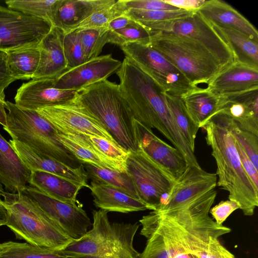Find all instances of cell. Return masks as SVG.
Here are the masks:
<instances>
[{
    "label": "cell",
    "mask_w": 258,
    "mask_h": 258,
    "mask_svg": "<svg viewBox=\"0 0 258 258\" xmlns=\"http://www.w3.org/2000/svg\"><path fill=\"white\" fill-rule=\"evenodd\" d=\"M116 74L121 94L135 119L149 128L157 130L180 151L188 166L200 167L171 114L165 92L126 57Z\"/></svg>",
    "instance_id": "obj_1"
},
{
    "label": "cell",
    "mask_w": 258,
    "mask_h": 258,
    "mask_svg": "<svg viewBox=\"0 0 258 258\" xmlns=\"http://www.w3.org/2000/svg\"><path fill=\"white\" fill-rule=\"evenodd\" d=\"M202 128L216 161L217 185L229 192L228 199L236 202L245 216L253 215L258 206V189L241 164L229 117L218 112Z\"/></svg>",
    "instance_id": "obj_2"
},
{
    "label": "cell",
    "mask_w": 258,
    "mask_h": 258,
    "mask_svg": "<svg viewBox=\"0 0 258 258\" xmlns=\"http://www.w3.org/2000/svg\"><path fill=\"white\" fill-rule=\"evenodd\" d=\"M74 100L95 117L117 144L130 151L139 149L135 118L119 84L102 80L78 90Z\"/></svg>",
    "instance_id": "obj_3"
},
{
    "label": "cell",
    "mask_w": 258,
    "mask_h": 258,
    "mask_svg": "<svg viewBox=\"0 0 258 258\" xmlns=\"http://www.w3.org/2000/svg\"><path fill=\"white\" fill-rule=\"evenodd\" d=\"M107 213L93 211L91 229L61 250L68 258H139L133 241L140 225L111 223Z\"/></svg>",
    "instance_id": "obj_4"
},
{
    "label": "cell",
    "mask_w": 258,
    "mask_h": 258,
    "mask_svg": "<svg viewBox=\"0 0 258 258\" xmlns=\"http://www.w3.org/2000/svg\"><path fill=\"white\" fill-rule=\"evenodd\" d=\"M2 197L8 212L6 225L17 239L54 250L63 249L73 241L29 196L4 191Z\"/></svg>",
    "instance_id": "obj_5"
},
{
    "label": "cell",
    "mask_w": 258,
    "mask_h": 258,
    "mask_svg": "<svg viewBox=\"0 0 258 258\" xmlns=\"http://www.w3.org/2000/svg\"><path fill=\"white\" fill-rule=\"evenodd\" d=\"M5 106L8 113L7 125L3 128L12 140L72 168L83 164L59 141L54 127L37 111L22 108L9 101Z\"/></svg>",
    "instance_id": "obj_6"
},
{
    "label": "cell",
    "mask_w": 258,
    "mask_h": 258,
    "mask_svg": "<svg viewBox=\"0 0 258 258\" xmlns=\"http://www.w3.org/2000/svg\"><path fill=\"white\" fill-rule=\"evenodd\" d=\"M149 44L176 67L196 87L207 86L224 68L203 45L185 36L166 32L152 33Z\"/></svg>",
    "instance_id": "obj_7"
},
{
    "label": "cell",
    "mask_w": 258,
    "mask_h": 258,
    "mask_svg": "<svg viewBox=\"0 0 258 258\" xmlns=\"http://www.w3.org/2000/svg\"><path fill=\"white\" fill-rule=\"evenodd\" d=\"M120 47L125 57L150 77L166 93L181 97L197 87L149 43H128Z\"/></svg>",
    "instance_id": "obj_8"
},
{
    "label": "cell",
    "mask_w": 258,
    "mask_h": 258,
    "mask_svg": "<svg viewBox=\"0 0 258 258\" xmlns=\"http://www.w3.org/2000/svg\"><path fill=\"white\" fill-rule=\"evenodd\" d=\"M143 26L151 34L173 33L200 42L219 60L224 69L236 60L235 56L229 45L198 10L182 18L148 23Z\"/></svg>",
    "instance_id": "obj_9"
},
{
    "label": "cell",
    "mask_w": 258,
    "mask_h": 258,
    "mask_svg": "<svg viewBox=\"0 0 258 258\" xmlns=\"http://www.w3.org/2000/svg\"><path fill=\"white\" fill-rule=\"evenodd\" d=\"M126 172L133 181L140 200L148 210H156L176 180L163 167L139 148L130 151Z\"/></svg>",
    "instance_id": "obj_10"
},
{
    "label": "cell",
    "mask_w": 258,
    "mask_h": 258,
    "mask_svg": "<svg viewBox=\"0 0 258 258\" xmlns=\"http://www.w3.org/2000/svg\"><path fill=\"white\" fill-rule=\"evenodd\" d=\"M52 26L48 21L0 5V50L38 45Z\"/></svg>",
    "instance_id": "obj_11"
},
{
    "label": "cell",
    "mask_w": 258,
    "mask_h": 258,
    "mask_svg": "<svg viewBox=\"0 0 258 258\" xmlns=\"http://www.w3.org/2000/svg\"><path fill=\"white\" fill-rule=\"evenodd\" d=\"M23 193L33 200L73 240L80 239L88 231L91 221L78 202H63L28 185Z\"/></svg>",
    "instance_id": "obj_12"
},
{
    "label": "cell",
    "mask_w": 258,
    "mask_h": 258,
    "mask_svg": "<svg viewBox=\"0 0 258 258\" xmlns=\"http://www.w3.org/2000/svg\"><path fill=\"white\" fill-rule=\"evenodd\" d=\"M59 133L81 134L106 138L116 143L103 125L75 100L37 109Z\"/></svg>",
    "instance_id": "obj_13"
},
{
    "label": "cell",
    "mask_w": 258,
    "mask_h": 258,
    "mask_svg": "<svg viewBox=\"0 0 258 258\" xmlns=\"http://www.w3.org/2000/svg\"><path fill=\"white\" fill-rule=\"evenodd\" d=\"M217 182L216 173L208 172L201 167L189 166L176 181L164 205L156 211L164 213L186 205L215 189Z\"/></svg>",
    "instance_id": "obj_14"
},
{
    "label": "cell",
    "mask_w": 258,
    "mask_h": 258,
    "mask_svg": "<svg viewBox=\"0 0 258 258\" xmlns=\"http://www.w3.org/2000/svg\"><path fill=\"white\" fill-rule=\"evenodd\" d=\"M122 61L111 54L99 56L70 69L54 78V87L78 91L86 86L107 79L118 70Z\"/></svg>",
    "instance_id": "obj_15"
},
{
    "label": "cell",
    "mask_w": 258,
    "mask_h": 258,
    "mask_svg": "<svg viewBox=\"0 0 258 258\" xmlns=\"http://www.w3.org/2000/svg\"><path fill=\"white\" fill-rule=\"evenodd\" d=\"M134 124L138 148L178 179L189 166L182 154L135 119Z\"/></svg>",
    "instance_id": "obj_16"
},
{
    "label": "cell",
    "mask_w": 258,
    "mask_h": 258,
    "mask_svg": "<svg viewBox=\"0 0 258 258\" xmlns=\"http://www.w3.org/2000/svg\"><path fill=\"white\" fill-rule=\"evenodd\" d=\"M53 79H32L17 91L15 103L22 108L37 110L74 101L77 91L62 90L53 86Z\"/></svg>",
    "instance_id": "obj_17"
},
{
    "label": "cell",
    "mask_w": 258,
    "mask_h": 258,
    "mask_svg": "<svg viewBox=\"0 0 258 258\" xmlns=\"http://www.w3.org/2000/svg\"><path fill=\"white\" fill-rule=\"evenodd\" d=\"M9 143L31 172H48L89 187L88 178L83 164L79 168H72L16 141L10 140Z\"/></svg>",
    "instance_id": "obj_18"
},
{
    "label": "cell",
    "mask_w": 258,
    "mask_h": 258,
    "mask_svg": "<svg viewBox=\"0 0 258 258\" xmlns=\"http://www.w3.org/2000/svg\"><path fill=\"white\" fill-rule=\"evenodd\" d=\"M64 36L61 29L52 26L41 41L38 45L39 62L32 79L56 78L69 69L64 50Z\"/></svg>",
    "instance_id": "obj_19"
},
{
    "label": "cell",
    "mask_w": 258,
    "mask_h": 258,
    "mask_svg": "<svg viewBox=\"0 0 258 258\" xmlns=\"http://www.w3.org/2000/svg\"><path fill=\"white\" fill-rule=\"evenodd\" d=\"M219 96L221 104L218 112L227 115L242 129L258 136V89Z\"/></svg>",
    "instance_id": "obj_20"
},
{
    "label": "cell",
    "mask_w": 258,
    "mask_h": 258,
    "mask_svg": "<svg viewBox=\"0 0 258 258\" xmlns=\"http://www.w3.org/2000/svg\"><path fill=\"white\" fill-rule=\"evenodd\" d=\"M207 88L218 96L258 89V68L235 61L217 74Z\"/></svg>",
    "instance_id": "obj_21"
},
{
    "label": "cell",
    "mask_w": 258,
    "mask_h": 258,
    "mask_svg": "<svg viewBox=\"0 0 258 258\" xmlns=\"http://www.w3.org/2000/svg\"><path fill=\"white\" fill-rule=\"evenodd\" d=\"M198 11L210 24L236 30L258 42V32L256 28L236 10L225 2L206 1Z\"/></svg>",
    "instance_id": "obj_22"
},
{
    "label": "cell",
    "mask_w": 258,
    "mask_h": 258,
    "mask_svg": "<svg viewBox=\"0 0 258 258\" xmlns=\"http://www.w3.org/2000/svg\"><path fill=\"white\" fill-rule=\"evenodd\" d=\"M115 0H58L52 20L53 26L64 34L96 12L116 2Z\"/></svg>",
    "instance_id": "obj_23"
},
{
    "label": "cell",
    "mask_w": 258,
    "mask_h": 258,
    "mask_svg": "<svg viewBox=\"0 0 258 258\" xmlns=\"http://www.w3.org/2000/svg\"><path fill=\"white\" fill-rule=\"evenodd\" d=\"M31 173L0 133V182L9 192L22 193L27 186Z\"/></svg>",
    "instance_id": "obj_24"
},
{
    "label": "cell",
    "mask_w": 258,
    "mask_h": 258,
    "mask_svg": "<svg viewBox=\"0 0 258 258\" xmlns=\"http://www.w3.org/2000/svg\"><path fill=\"white\" fill-rule=\"evenodd\" d=\"M88 188L95 206L107 212L128 213L148 209L140 199L109 185L92 181Z\"/></svg>",
    "instance_id": "obj_25"
},
{
    "label": "cell",
    "mask_w": 258,
    "mask_h": 258,
    "mask_svg": "<svg viewBox=\"0 0 258 258\" xmlns=\"http://www.w3.org/2000/svg\"><path fill=\"white\" fill-rule=\"evenodd\" d=\"M59 141L82 163L123 173L126 171L98 151L85 135L59 133Z\"/></svg>",
    "instance_id": "obj_26"
},
{
    "label": "cell",
    "mask_w": 258,
    "mask_h": 258,
    "mask_svg": "<svg viewBox=\"0 0 258 258\" xmlns=\"http://www.w3.org/2000/svg\"><path fill=\"white\" fill-rule=\"evenodd\" d=\"M192 120L202 128L221 108V98L207 88L197 87L181 97Z\"/></svg>",
    "instance_id": "obj_27"
},
{
    "label": "cell",
    "mask_w": 258,
    "mask_h": 258,
    "mask_svg": "<svg viewBox=\"0 0 258 258\" xmlns=\"http://www.w3.org/2000/svg\"><path fill=\"white\" fill-rule=\"evenodd\" d=\"M28 183L51 198L71 203L78 202L77 196L84 187L81 184L43 171L31 172Z\"/></svg>",
    "instance_id": "obj_28"
},
{
    "label": "cell",
    "mask_w": 258,
    "mask_h": 258,
    "mask_svg": "<svg viewBox=\"0 0 258 258\" xmlns=\"http://www.w3.org/2000/svg\"><path fill=\"white\" fill-rule=\"evenodd\" d=\"M210 24L229 45L235 61L258 68V42L236 30Z\"/></svg>",
    "instance_id": "obj_29"
},
{
    "label": "cell",
    "mask_w": 258,
    "mask_h": 258,
    "mask_svg": "<svg viewBox=\"0 0 258 258\" xmlns=\"http://www.w3.org/2000/svg\"><path fill=\"white\" fill-rule=\"evenodd\" d=\"M8 69L16 80L32 79L39 62L38 45L21 47L6 52Z\"/></svg>",
    "instance_id": "obj_30"
},
{
    "label": "cell",
    "mask_w": 258,
    "mask_h": 258,
    "mask_svg": "<svg viewBox=\"0 0 258 258\" xmlns=\"http://www.w3.org/2000/svg\"><path fill=\"white\" fill-rule=\"evenodd\" d=\"M83 165L88 178L92 181L109 185L140 200L136 186L126 172L121 173L87 163Z\"/></svg>",
    "instance_id": "obj_31"
},
{
    "label": "cell",
    "mask_w": 258,
    "mask_h": 258,
    "mask_svg": "<svg viewBox=\"0 0 258 258\" xmlns=\"http://www.w3.org/2000/svg\"><path fill=\"white\" fill-rule=\"evenodd\" d=\"M165 100L174 121L187 143L191 151L195 153V140L200 128L188 114L180 97L165 92Z\"/></svg>",
    "instance_id": "obj_32"
},
{
    "label": "cell",
    "mask_w": 258,
    "mask_h": 258,
    "mask_svg": "<svg viewBox=\"0 0 258 258\" xmlns=\"http://www.w3.org/2000/svg\"><path fill=\"white\" fill-rule=\"evenodd\" d=\"M142 228L155 231L162 235L170 258H199L187 253L170 228L155 215L153 211L140 220Z\"/></svg>",
    "instance_id": "obj_33"
},
{
    "label": "cell",
    "mask_w": 258,
    "mask_h": 258,
    "mask_svg": "<svg viewBox=\"0 0 258 258\" xmlns=\"http://www.w3.org/2000/svg\"><path fill=\"white\" fill-rule=\"evenodd\" d=\"M0 258H68L61 250H54L28 242L0 243Z\"/></svg>",
    "instance_id": "obj_34"
},
{
    "label": "cell",
    "mask_w": 258,
    "mask_h": 258,
    "mask_svg": "<svg viewBox=\"0 0 258 258\" xmlns=\"http://www.w3.org/2000/svg\"><path fill=\"white\" fill-rule=\"evenodd\" d=\"M127 10L122 0L116 1L113 4L94 13L66 34L74 31L107 27L113 20L125 15Z\"/></svg>",
    "instance_id": "obj_35"
},
{
    "label": "cell",
    "mask_w": 258,
    "mask_h": 258,
    "mask_svg": "<svg viewBox=\"0 0 258 258\" xmlns=\"http://www.w3.org/2000/svg\"><path fill=\"white\" fill-rule=\"evenodd\" d=\"M58 0H7V7L33 17L50 22Z\"/></svg>",
    "instance_id": "obj_36"
},
{
    "label": "cell",
    "mask_w": 258,
    "mask_h": 258,
    "mask_svg": "<svg viewBox=\"0 0 258 258\" xmlns=\"http://www.w3.org/2000/svg\"><path fill=\"white\" fill-rule=\"evenodd\" d=\"M78 32L86 61L99 56L104 45L109 43V31L106 27Z\"/></svg>",
    "instance_id": "obj_37"
},
{
    "label": "cell",
    "mask_w": 258,
    "mask_h": 258,
    "mask_svg": "<svg viewBox=\"0 0 258 258\" xmlns=\"http://www.w3.org/2000/svg\"><path fill=\"white\" fill-rule=\"evenodd\" d=\"M151 33L145 27L133 21L125 27L109 31V43L121 46L128 43L149 44Z\"/></svg>",
    "instance_id": "obj_38"
},
{
    "label": "cell",
    "mask_w": 258,
    "mask_h": 258,
    "mask_svg": "<svg viewBox=\"0 0 258 258\" xmlns=\"http://www.w3.org/2000/svg\"><path fill=\"white\" fill-rule=\"evenodd\" d=\"M86 136L98 151L126 171V162L130 151L104 138L90 135Z\"/></svg>",
    "instance_id": "obj_39"
},
{
    "label": "cell",
    "mask_w": 258,
    "mask_h": 258,
    "mask_svg": "<svg viewBox=\"0 0 258 258\" xmlns=\"http://www.w3.org/2000/svg\"><path fill=\"white\" fill-rule=\"evenodd\" d=\"M194 11L180 9L177 11H148L128 9L125 15L141 25L171 20L185 17Z\"/></svg>",
    "instance_id": "obj_40"
},
{
    "label": "cell",
    "mask_w": 258,
    "mask_h": 258,
    "mask_svg": "<svg viewBox=\"0 0 258 258\" xmlns=\"http://www.w3.org/2000/svg\"><path fill=\"white\" fill-rule=\"evenodd\" d=\"M229 124L231 133L235 140L258 170V136L242 129L230 117Z\"/></svg>",
    "instance_id": "obj_41"
},
{
    "label": "cell",
    "mask_w": 258,
    "mask_h": 258,
    "mask_svg": "<svg viewBox=\"0 0 258 258\" xmlns=\"http://www.w3.org/2000/svg\"><path fill=\"white\" fill-rule=\"evenodd\" d=\"M63 46L69 69L80 66L86 61L80 32L74 31L65 34Z\"/></svg>",
    "instance_id": "obj_42"
},
{
    "label": "cell",
    "mask_w": 258,
    "mask_h": 258,
    "mask_svg": "<svg viewBox=\"0 0 258 258\" xmlns=\"http://www.w3.org/2000/svg\"><path fill=\"white\" fill-rule=\"evenodd\" d=\"M140 234L146 238L147 243L139 258H170L162 235L157 231L143 228Z\"/></svg>",
    "instance_id": "obj_43"
},
{
    "label": "cell",
    "mask_w": 258,
    "mask_h": 258,
    "mask_svg": "<svg viewBox=\"0 0 258 258\" xmlns=\"http://www.w3.org/2000/svg\"><path fill=\"white\" fill-rule=\"evenodd\" d=\"M126 8L148 11H177L180 9L166 3L164 0H122Z\"/></svg>",
    "instance_id": "obj_44"
},
{
    "label": "cell",
    "mask_w": 258,
    "mask_h": 258,
    "mask_svg": "<svg viewBox=\"0 0 258 258\" xmlns=\"http://www.w3.org/2000/svg\"><path fill=\"white\" fill-rule=\"evenodd\" d=\"M240 209L239 205L231 200L221 201L211 208L209 212L218 225H222L227 218L235 210Z\"/></svg>",
    "instance_id": "obj_45"
},
{
    "label": "cell",
    "mask_w": 258,
    "mask_h": 258,
    "mask_svg": "<svg viewBox=\"0 0 258 258\" xmlns=\"http://www.w3.org/2000/svg\"><path fill=\"white\" fill-rule=\"evenodd\" d=\"M236 146L244 170L258 189V170L255 167L239 143L235 140Z\"/></svg>",
    "instance_id": "obj_46"
},
{
    "label": "cell",
    "mask_w": 258,
    "mask_h": 258,
    "mask_svg": "<svg viewBox=\"0 0 258 258\" xmlns=\"http://www.w3.org/2000/svg\"><path fill=\"white\" fill-rule=\"evenodd\" d=\"M15 81L8 69L7 53L0 50V94H4L5 89Z\"/></svg>",
    "instance_id": "obj_47"
},
{
    "label": "cell",
    "mask_w": 258,
    "mask_h": 258,
    "mask_svg": "<svg viewBox=\"0 0 258 258\" xmlns=\"http://www.w3.org/2000/svg\"><path fill=\"white\" fill-rule=\"evenodd\" d=\"M208 258L235 257L232 253L222 245L218 238H213L210 240L209 244Z\"/></svg>",
    "instance_id": "obj_48"
},
{
    "label": "cell",
    "mask_w": 258,
    "mask_h": 258,
    "mask_svg": "<svg viewBox=\"0 0 258 258\" xmlns=\"http://www.w3.org/2000/svg\"><path fill=\"white\" fill-rule=\"evenodd\" d=\"M165 2L180 9L197 11L205 2V0H164Z\"/></svg>",
    "instance_id": "obj_49"
},
{
    "label": "cell",
    "mask_w": 258,
    "mask_h": 258,
    "mask_svg": "<svg viewBox=\"0 0 258 258\" xmlns=\"http://www.w3.org/2000/svg\"><path fill=\"white\" fill-rule=\"evenodd\" d=\"M133 21L129 17L124 15L113 20L108 24L106 28L109 31H115L125 27Z\"/></svg>",
    "instance_id": "obj_50"
},
{
    "label": "cell",
    "mask_w": 258,
    "mask_h": 258,
    "mask_svg": "<svg viewBox=\"0 0 258 258\" xmlns=\"http://www.w3.org/2000/svg\"><path fill=\"white\" fill-rule=\"evenodd\" d=\"M5 94H0V124L3 127L7 125V113L6 111L5 106Z\"/></svg>",
    "instance_id": "obj_51"
},
{
    "label": "cell",
    "mask_w": 258,
    "mask_h": 258,
    "mask_svg": "<svg viewBox=\"0 0 258 258\" xmlns=\"http://www.w3.org/2000/svg\"><path fill=\"white\" fill-rule=\"evenodd\" d=\"M7 220V210L3 203H0V226L6 225Z\"/></svg>",
    "instance_id": "obj_52"
},
{
    "label": "cell",
    "mask_w": 258,
    "mask_h": 258,
    "mask_svg": "<svg viewBox=\"0 0 258 258\" xmlns=\"http://www.w3.org/2000/svg\"><path fill=\"white\" fill-rule=\"evenodd\" d=\"M4 191V189L3 187L2 184L0 182V203H2L3 202L2 195Z\"/></svg>",
    "instance_id": "obj_53"
}]
</instances>
